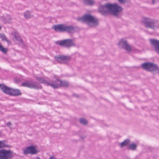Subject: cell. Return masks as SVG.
Masks as SVG:
<instances>
[{"label":"cell","instance_id":"obj_1","mask_svg":"<svg viewBox=\"0 0 159 159\" xmlns=\"http://www.w3.org/2000/svg\"><path fill=\"white\" fill-rule=\"evenodd\" d=\"M124 8L117 3L107 2L98 7V12L102 16H107L110 15L116 17H120Z\"/></svg>","mask_w":159,"mask_h":159},{"label":"cell","instance_id":"obj_2","mask_svg":"<svg viewBox=\"0 0 159 159\" xmlns=\"http://www.w3.org/2000/svg\"><path fill=\"white\" fill-rule=\"evenodd\" d=\"M34 78L40 84L49 86L54 89H57L60 88L68 87L70 85L69 81L66 80H62L59 78L52 80L37 76H35Z\"/></svg>","mask_w":159,"mask_h":159},{"label":"cell","instance_id":"obj_3","mask_svg":"<svg viewBox=\"0 0 159 159\" xmlns=\"http://www.w3.org/2000/svg\"><path fill=\"white\" fill-rule=\"evenodd\" d=\"M76 20L91 28L98 27L100 24L99 19L89 13H85L81 16L78 17Z\"/></svg>","mask_w":159,"mask_h":159},{"label":"cell","instance_id":"obj_4","mask_svg":"<svg viewBox=\"0 0 159 159\" xmlns=\"http://www.w3.org/2000/svg\"><path fill=\"white\" fill-rule=\"evenodd\" d=\"M52 30L57 32L68 33L70 34H73L79 31L80 28L77 26L73 25H66L65 24H55L52 26Z\"/></svg>","mask_w":159,"mask_h":159},{"label":"cell","instance_id":"obj_5","mask_svg":"<svg viewBox=\"0 0 159 159\" xmlns=\"http://www.w3.org/2000/svg\"><path fill=\"white\" fill-rule=\"evenodd\" d=\"M141 22L146 29L155 31L159 29V20L143 16L141 19Z\"/></svg>","mask_w":159,"mask_h":159},{"label":"cell","instance_id":"obj_6","mask_svg":"<svg viewBox=\"0 0 159 159\" xmlns=\"http://www.w3.org/2000/svg\"><path fill=\"white\" fill-rule=\"evenodd\" d=\"M140 68L148 72L153 75L159 74V66L157 63L152 62H145L140 65Z\"/></svg>","mask_w":159,"mask_h":159},{"label":"cell","instance_id":"obj_7","mask_svg":"<svg viewBox=\"0 0 159 159\" xmlns=\"http://www.w3.org/2000/svg\"><path fill=\"white\" fill-rule=\"evenodd\" d=\"M0 90L7 95L14 97L21 96L22 94L21 91L18 89L10 87L2 83H0Z\"/></svg>","mask_w":159,"mask_h":159},{"label":"cell","instance_id":"obj_8","mask_svg":"<svg viewBox=\"0 0 159 159\" xmlns=\"http://www.w3.org/2000/svg\"><path fill=\"white\" fill-rule=\"evenodd\" d=\"M11 38L16 44L22 48H26V45L21 36L16 30H13L11 33Z\"/></svg>","mask_w":159,"mask_h":159},{"label":"cell","instance_id":"obj_9","mask_svg":"<svg viewBox=\"0 0 159 159\" xmlns=\"http://www.w3.org/2000/svg\"><path fill=\"white\" fill-rule=\"evenodd\" d=\"M55 43L57 45L68 49L76 46L74 40L73 39H71V38L58 40V41H55Z\"/></svg>","mask_w":159,"mask_h":159},{"label":"cell","instance_id":"obj_10","mask_svg":"<svg viewBox=\"0 0 159 159\" xmlns=\"http://www.w3.org/2000/svg\"><path fill=\"white\" fill-rule=\"evenodd\" d=\"M117 46L119 48L124 49L127 52L130 53L133 51L132 46L129 44L128 40L125 37L120 38L117 43Z\"/></svg>","mask_w":159,"mask_h":159},{"label":"cell","instance_id":"obj_11","mask_svg":"<svg viewBox=\"0 0 159 159\" xmlns=\"http://www.w3.org/2000/svg\"><path fill=\"white\" fill-rule=\"evenodd\" d=\"M21 87L36 90H39L43 89V87L40 83L32 81V80H27V81L23 82L21 84Z\"/></svg>","mask_w":159,"mask_h":159},{"label":"cell","instance_id":"obj_12","mask_svg":"<svg viewBox=\"0 0 159 159\" xmlns=\"http://www.w3.org/2000/svg\"><path fill=\"white\" fill-rule=\"evenodd\" d=\"M54 59L60 64H68L72 59L71 56L66 55H57Z\"/></svg>","mask_w":159,"mask_h":159},{"label":"cell","instance_id":"obj_13","mask_svg":"<svg viewBox=\"0 0 159 159\" xmlns=\"http://www.w3.org/2000/svg\"><path fill=\"white\" fill-rule=\"evenodd\" d=\"M22 152L25 156H27L29 155H37L40 152V151L38 150L36 146L30 145L24 147L22 149Z\"/></svg>","mask_w":159,"mask_h":159},{"label":"cell","instance_id":"obj_14","mask_svg":"<svg viewBox=\"0 0 159 159\" xmlns=\"http://www.w3.org/2000/svg\"><path fill=\"white\" fill-rule=\"evenodd\" d=\"M15 157V153L10 149L3 148L0 150V159H12Z\"/></svg>","mask_w":159,"mask_h":159},{"label":"cell","instance_id":"obj_15","mask_svg":"<svg viewBox=\"0 0 159 159\" xmlns=\"http://www.w3.org/2000/svg\"><path fill=\"white\" fill-rule=\"evenodd\" d=\"M149 44L154 49L156 53L159 55V40L155 38H150L148 39Z\"/></svg>","mask_w":159,"mask_h":159},{"label":"cell","instance_id":"obj_16","mask_svg":"<svg viewBox=\"0 0 159 159\" xmlns=\"http://www.w3.org/2000/svg\"><path fill=\"white\" fill-rule=\"evenodd\" d=\"M1 20L4 24H11L13 21V18L9 14H4L1 17Z\"/></svg>","mask_w":159,"mask_h":159},{"label":"cell","instance_id":"obj_17","mask_svg":"<svg viewBox=\"0 0 159 159\" xmlns=\"http://www.w3.org/2000/svg\"><path fill=\"white\" fill-rule=\"evenodd\" d=\"M23 16L26 19H30L34 16L32 14L31 11L30 10H26L23 14Z\"/></svg>","mask_w":159,"mask_h":159},{"label":"cell","instance_id":"obj_18","mask_svg":"<svg viewBox=\"0 0 159 159\" xmlns=\"http://www.w3.org/2000/svg\"><path fill=\"white\" fill-rule=\"evenodd\" d=\"M0 39L2 41H4V42H6L8 44H12L11 41L9 40L5 34L4 33H0Z\"/></svg>","mask_w":159,"mask_h":159},{"label":"cell","instance_id":"obj_19","mask_svg":"<svg viewBox=\"0 0 159 159\" xmlns=\"http://www.w3.org/2000/svg\"><path fill=\"white\" fill-rule=\"evenodd\" d=\"M131 141L129 139H126L123 142H121L120 143V146L122 148V147H125L128 146L130 144Z\"/></svg>","mask_w":159,"mask_h":159},{"label":"cell","instance_id":"obj_20","mask_svg":"<svg viewBox=\"0 0 159 159\" xmlns=\"http://www.w3.org/2000/svg\"><path fill=\"white\" fill-rule=\"evenodd\" d=\"M82 2L86 6H93L94 5L95 3V2L93 0H83L82 1Z\"/></svg>","mask_w":159,"mask_h":159},{"label":"cell","instance_id":"obj_21","mask_svg":"<svg viewBox=\"0 0 159 159\" xmlns=\"http://www.w3.org/2000/svg\"><path fill=\"white\" fill-rule=\"evenodd\" d=\"M11 146L9 145L6 143L5 141H0V149L4 148H10Z\"/></svg>","mask_w":159,"mask_h":159},{"label":"cell","instance_id":"obj_22","mask_svg":"<svg viewBox=\"0 0 159 159\" xmlns=\"http://www.w3.org/2000/svg\"><path fill=\"white\" fill-rule=\"evenodd\" d=\"M137 145L135 143H132L128 146V148L131 151H135L137 149Z\"/></svg>","mask_w":159,"mask_h":159},{"label":"cell","instance_id":"obj_23","mask_svg":"<svg viewBox=\"0 0 159 159\" xmlns=\"http://www.w3.org/2000/svg\"><path fill=\"white\" fill-rule=\"evenodd\" d=\"M79 120L80 123L83 126H87L89 124V121L85 118H80Z\"/></svg>","mask_w":159,"mask_h":159},{"label":"cell","instance_id":"obj_24","mask_svg":"<svg viewBox=\"0 0 159 159\" xmlns=\"http://www.w3.org/2000/svg\"><path fill=\"white\" fill-rule=\"evenodd\" d=\"M0 51L4 54H7L8 52V49L7 48L4 47L2 44L0 43Z\"/></svg>","mask_w":159,"mask_h":159},{"label":"cell","instance_id":"obj_25","mask_svg":"<svg viewBox=\"0 0 159 159\" xmlns=\"http://www.w3.org/2000/svg\"><path fill=\"white\" fill-rule=\"evenodd\" d=\"M118 2L121 4H127V3L129 2V1H126V0H119Z\"/></svg>","mask_w":159,"mask_h":159},{"label":"cell","instance_id":"obj_26","mask_svg":"<svg viewBox=\"0 0 159 159\" xmlns=\"http://www.w3.org/2000/svg\"><path fill=\"white\" fill-rule=\"evenodd\" d=\"M6 126L8 127V128H11L12 126H13V124H12L11 121H8V122H7V123H6Z\"/></svg>","mask_w":159,"mask_h":159},{"label":"cell","instance_id":"obj_27","mask_svg":"<svg viewBox=\"0 0 159 159\" xmlns=\"http://www.w3.org/2000/svg\"><path fill=\"white\" fill-rule=\"evenodd\" d=\"M49 159H57V158L54 156H52L49 157Z\"/></svg>","mask_w":159,"mask_h":159},{"label":"cell","instance_id":"obj_28","mask_svg":"<svg viewBox=\"0 0 159 159\" xmlns=\"http://www.w3.org/2000/svg\"><path fill=\"white\" fill-rule=\"evenodd\" d=\"M73 96H75V97H76V98H79L80 97L79 95H77L76 94H74Z\"/></svg>","mask_w":159,"mask_h":159},{"label":"cell","instance_id":"obj_29","mask_svg":"<svg viewBox=\"0 0 159 159\" xmlns=\"http://www.w3.org/2000/svg\"><path fill=\"white\" fill-rule=\"evenodd\" d=\"M157 2L156 1H152V3L153 4H156V3H157Z\"/></svg>","mask_w":159,"mask_h":159},{"label":"cell","instance_id":"obj_30","mask_svg":"<svg viewBox=\"0 0 159 159\" xmlns=\"http://www.w3.org/2000/svg\"><path fill=\"white\" fill-rule=\"evenodd\" d=\"M3 133L2 132L0 131V137H2V136Z\"/></svg>","mask_w":159,"mask_h":159},{"label":"cell","instance_id":"obj_31","mask_svg":"<svg viewBox=\"0 0 159 159\" xmlns=\"http://www.w3.org/2000/svg\"><path fill=\"white\" fill-rule=\"evenodd\" d=\"M2 25H1V23H0V31H1V30H2Z\"/></svg>","mask_w":159,"mask_h":159},{"label":"cell","instance_id":"obj_32","mask_svg":"<svg viewBox=\"0 0 159 159\" xmlns=\"http://www.w3.org/2000/svg\"><path fill=\"white\" fill-rule=\"evenodd\" d=\"M36 159H41L40 158V157H38L36 158Z\"/></svg>","mask_w":159,"mask_h":159}]
</instances>
